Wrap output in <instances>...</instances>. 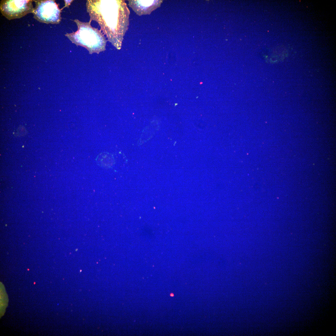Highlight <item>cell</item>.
I'll return each instance as SVG.
<instances>
[{
	"label": "cell",
	"instance_id": "2",
	"mask_svg": "<svg viewBox=\"0 0 336 336\" xmlns=\"http://www.w3.org/2000/svg\"><path fill=\"white\" fill-rule=\"evenodd\" d=\"M74 21L77 26V31L65 35L72 42L85 47L91 54L94 53L99 54L105 50L107 40L100 30L91 26V20L86 22L78 19Z\"/></svg>",
	"mask_w": 336,
	"mask_h": 336
},
{
	"label": "cell",
	"instance_id": "3",
	"mask_svg": "<svg viewBox=\"0 0 336 336\" xmlns=\"http://www.w3.org/2000/svg\"><path fill=\"white\" fill-rule=\"evenodd\" d=\"M35 6L33 12L34 17L46 24H58L61 20V10L54 0L34 1Z\"/></svg>",
	"mask_w": 336,
	"mask_h": 336
},
{
	"label": "cell",
	"instance_id": "6",
	"mask_svg": "<svg viewBox=\"0 0 336 336\" xmlns=\"http://www.w3.org/2000/svg\"><path fill=\"white\" fill-rule=\"evenodd\" d=\"M111 157L108 154L101 153L98 156L97 161L98 164L101 166H109V161H111Z\"/></svg>",
	"mask_w": 336,
	"mask_h": 336
},
{
	"label": "cell",
	"instance_id": "5",
	"mask_svg": "<svg viewBox=\"0 0 336 336\" xmlns=\"http://www.w3.org/2000/svg\"><path fill=\"white\" fill-rule=\"evenodd\" d=\"M129 5L139 16L149 14L160 7L161 0H129Z\"/></svg>",
	"mask_w": 336,
	"mask_h": 336
},
{
	"label": "cell",
	"instance_id": "1",
	"mask_svg": "<svg viewBox=\"0 0 336 336\" xmlns=\"http://www.w3.org/2000/svg\"><path fill=\"white\" fill-rule=\"evenodd\" d=\"M86 7L90 19L97 22L108 40L117 49H120L129 14L124 1L88 0Z\"/></svg>",
	"mask_w": 336,
	"mask_h": 336
},
{
	"label": "cell",
	"instance_id": "4",
	"mask_svg": "<svg viewBox=\"0 0 336 336\" xmlns=\"http://www.w3.org/2000/svg\"><path fill=\"white\" fill-rule=\"evenodd\" d=\"M33 0H4L1 1L0 9L2 15L9 20L19 18L30 13L34 8Z\"/></svg>",
	"mask_w": 336,
	"mask_h": 336
}]
</instances>
